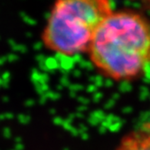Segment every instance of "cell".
I'll use <instances>...</instances> for the list:
<instances>
[{"mask_svg":"<svg viewBox=\"0 0 150 150\" xmlns=\"http://www.w3.org/2000/svg\"><path fill=\"white\" fill-rule=\"evenodd\" d=\"M93 65L116 81L132 80L150 65V21L133 11L112 12L89 48Z\"/></svg>","mask_w":150,"mask_h":150,"instance_id":"1","label":"cell"},{"mask_svg":"<svg viewBox=\"0 0 150 150\" xmlns=\"http://www.w3.org/2000/svg\"><path fill=\"white\" fill-rule=\"evenodd\" d=\"M112 12L110 3L106 0L57 1L42 32V44L65 56L88 52L95 33Z\"/></svg>","mask_w":150,"mask_h":150,"instance_id":"2","label":"cell"},{"mask_svg":"<svg viewBox=\"0 0 150 150\" xmlns=\"http://www.w3.org/2000/svg\"><path fill=\"white\" fill-rule=\"evenodd\" d=\"M116 150H150V123L128 133Z\"/></svg>","mask_w":150,"mask_h":150,"instance_id":"3","label":"cell"}]
</instances>
